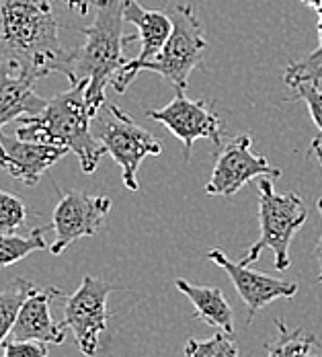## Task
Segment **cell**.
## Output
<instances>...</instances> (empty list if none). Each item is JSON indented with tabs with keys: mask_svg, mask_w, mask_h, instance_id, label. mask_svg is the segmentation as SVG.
<instances>
[{
	"mask_svg": "<svg viewBox=\"0 0 322 357\" xmlns=\"http://www.w3.org/2000/svg\"><path fill=\"white\" fill-rule=\"evenodd\" d=\"M27 222V208L21 197L0 189V232H19Z\"/></svg>",
	"mask_w": 322,
	"mask_h": 357,
	"instance_id": "44dd1931",
	"label": "cell"
},
{
	"mask_svg": "<svg viewBox=\"0 0 322 357\" xmlns=\"http://www.w3.org/2000/svg\"><path fill=\"white\" fill-rule=\"evenodd\" d=\"M277 337L267 345V357H302L319 345L316 337L304 328H289L282 319L275 321Z\"/></svg>",
	"mask_w": 322,
	"mask_h": 357,
	"instance_id": "d6986e66",
	"label": "cell"
},
{
	"mask_svg": "<svg viewBox=\"0 0 322 357\" xmlns=\"http://www.w3.org/2000/svg\"><path fill=\"white\" fill-rule=\"evenodd\" d=\"M125 23H132L138 29V41H140V54L132 60H128L121 70L115 74V78L111 80V86L115 89V93H125L128 86L134 82V78L140 74L138 68L144 62L152 60L169 41V37L173 33V19L169 13L164 10H150L144 8L140 0H125V10H123Z\"/></svg>",
	"mask_w": 322,
	"mask_h": 357,
	"instance_id": "8fae6325",
	"label": "cell"
},
{
	"mask_svg": "<svg viewBox=\"0 0 322 357\" xmlns=\"http://www.w3.org/2000/svg\"><path fill=\"white\" fill-rule=\"evenodd\" d=\"M322 66V17H319V47L306 56L304 60H298V62H291L286 66V74H284V80L289 89H293L296 84H300L310 72H314L316 68Z\"/></svg>",
	"mask_w": 322,
	"mask_h": 357,
	"instance_id": "7402d4cb",
	"label": "cell"
},
{
	"mask_svg": "<svg viewBox=\"0 0 322 357\" xmlns=\"http://www.w3.org/2000/svg\"><path fill=\"white\" fill-rule=\"evenodd\" d=\"M36 82L29 74L0 66V136L10 121L39 115L45 109L47 101L36 93Z\"/></svg>",
	"mask_w": 322,
	"mask_h": 357,
	"instance_id": "9a60e30c",
	"label": "cell"
},
{
	"mask_svg": "<svg viewBox=\"0 0 322 357\" xmlns=\"http://www.w3.org/2000/svg\"><path fill=\"white\" fill-rule=\"evenodd\" d=\"M251 136H238L217 154L206 193L215 197H230L238 193L252 178L282 177V169L271 167L263 154L252 152Z\"/></svg>",
	"mask_w": 322,
	"mask_h": 357,
	"instance_id": "30bf717a",
	"label": "cell"
},
{
	"mask_svg": "<svg viewBox=\"0 0 322 357\" xmlns=\"http://www.w3.org/2000/svg\"><path fill=\"white\" fill-rule=\"evenodd\" d=\"M304 4H308V6H312V8H319L322 4V0H302Z\"/></svg>",
	"mask_w": 322,
	"mask_h": 357,
	"instance_id": "f1b7e54d",
	"label": "cell"
},
{
	"mask_svg": "<svg viewBox=\"0 0 322 357\" xmlns=\"http://www.w3.org/2000/svg\"><path fill=\"white\" fill-rule=\"evenodd\" d=\"M291 101H304L312 115L314 126L321 130L322 136V86L321 82H300L293 86Z\"/></svg>",
	"mask_w": 322,
	"mask_h": 357,
	"instance_id": "603a6c76",
	"label": "cell"
},
{
	"mask_svg": "<svg viewBox=\"0 0 322 357\" xmlns=\"http://www.w3.org/2000/svg\"><path fill=\"white\" fill-rule=\"evenodd\" d=\"M302 82H322V66L321 68H316L314 72H310Z\"/></svg>",
	"mask_w": 322,
	"mask_h": 357,
	"instance_id": "83f0119b",
	"label": "cell"
},
{
	"mask_svg": "<svg viewBox=\"0 0 322 357\" xmlns=\"http://www.w3.org/2000/svg\"><path fill=\"white\" fill-rule=\"evenodd\" d=\"M316 13H319V17H322V4L316 8Z\"/></svg>",
	"mask_w": 322,
	"mask_h": 357,
	"instance_id": "f546056e",
	"label": "cell"
},
{
	"mask_svg": "<svg viewBox=\"0 0 322 357\" xmlns=\"http://www.w3.org/2000/svg\"><path fill=\"white\" fill-rule=\"evenodd\" d=\"M115 289H119V286L84 275L78 289L66 298L62 322L72 331L78 349L86 357H95L99 351L101 335L107 331V298Z\"/></svg>",
	"mask_w": 322,
	"mask_h": 357,
	"instance_id": "52a82bcc",
	"label": "cell"
},
{
	"mask_svg": "<svg viewBox=\"0 0 322 357\" xmlns=\"http://www.w3.org/2000/svg\"><path fill=\"white\" fill-rule=\"evenodd\" d=\"M95 17L89 27L82 29V43L68 50L60 72L68 82L89 80L86 101L95 115L107 105L105 89L121 70L125 60V45L138 41V36H125V0H95Z\"/></svg>",
	"mask_w": 322,
	"mask_h": 357,
	"instance_id": "7a4b0ae2",
	"label": "cell"
},
{
	"mask_svg": "<svg viewBox=\"0 0 322 357\" xmlns=\"http://www.w3.org/2000/svg\"><path fill=\"white\" fill-rule=\"evenodd\" d=\"M64 298V291L54 286L36 287V291L27 298L21 308V314L15 322L8 339L17 341H39L45 345H62L66 339L68 326L54 321L52 302Z\"/></svg>",
	"mask_w": 322,
	"mask_h": 357,
	"instance_id": "5bb4252c",
	"label": "cell"
},
{
	"mask_svg": "<svg viewBox=\"0 0 322 357\" xmlns=\"http://www.w3.org/2000/svg\"><path fill=\"white\" fill-rule=\"evenodd\" d=\"M316 206H319V212H321V215H322V197H319ZM316 259H319V265H321V273H319V284L322 286V236H321V241H319V245H316Z\"/></svg>",
	"mask_w": 322,
	"mask_h": 357,
	"instance_id": "484cf974",
	"label": "cell"
},
{
	"mask_svg": "<svg viewBox=\"0 0 322 357\" xmlns=\"http://www.w3.org/2000/svg\"><path fill=\"white\" fill-rule=\"evenodd\" d=\"M310 150H312V154L316 156V160H319V165L322 167V138H316L312 146H310Z\"/></svg>",
	"mask_w": 322,
	"mask_h": 357,
	"instance_id": "4316f807",
	"label": "cell"
},
{
	"mask_svg": "<svg viewBox=\"0 0 322 357\" xmlns=\"http://www.w3.org/2000/svg\"><path fill=\"white\" fill-rule=\"evenodd\" d=\"M259 238L243 257V265H251L261 259L263 250L273 252L275 269L286 271L289 267V245L296 232L306 224L308 210L298 193H277L273 178H259Z\"/></svg>",
	"mask_w": 322,
	"mask_h": 357,
	"instance_id": "277c9868",
	"label": "cell"
},
{
	"mask_svg": "<svg viewBox=\"0 0 322 357\" xmlns=\"http://www.w3.org/2000/svg\"><path fill=\"white\" fill-rule=\"evenodd\" d=\"M206 257L210 261H214L220 269L226 271V275L232 280V284L236 287L238 296L243 298L247 310H249V319L252 322L254 314L259 310H263L267 304L275 302V300H289L298 294V284L296 282H286L261 271L249 269V265L243 263H234L226 257V252L220 249H212L206 252Z\"/></svg>",
	"mask_w": 322,
	"mask_h": 357,
	"instance_id": "7c38bea8",
	"label": "cell"
},
{
	"mask_svg": "<svg viewBox=\"0 0 322 357\" xmlns=\"http://www.w3.org/2000/svg\"><path fill=\"white\" fill-rule=\"evenodd\" d=\"M52 226H41L33 228L27 234L21 232H0V269H6L23 259H27L29 255H33L37 250L49 249L47 241H45V232Z\"/></svg>",
	"mask_w": 322,
	"mask_h": 357,
	"instance_id": "e0dca14e",
	"label": "cell"
},
{
	"mask_svg": "<svg viewBox=\"0 0 322 357\" xmlns=\"http://www.w3.org/2000/svg\"><path fill=\"white\" fill-rule=\"evenodd\" d=\"M148 117L169 128V132L183 142L185 162L191 160L193 146L197 140H210L220 146L224 138V128L220 117L214 113V107L201 99H187L185 91H175V99L169 105L150 109Z\"/></svg>",
	"mask_w": 322,
	"mask_h": 357,
	"instance_id": "9c48e42d",
	"label": "cell"
},
{
	"mask_svg": "<svg viewBox=\"0 0 322 357\" xmlns=\"http://www.w3.org/2000/svg\"><path fill=\"white\" fill-rule=\"evenodd\" d=\"M2 357H47V345L39 341H17L8 339L2 343Z\"/></svg>",
	"mask_w": 322,
	"mask_h": 357,
	"instance_id": "cb8c5ba5",
	"label": "cell"
},
{
	"mask_svg": "<svg viewBox=\"0 0 322 357\" xmlns=\"http://www.w3.org/2000/svg\"><path fill=\"white\" fill-rule=\"evenodd\" d=\"M36 284L23 278H15L8 286L0 291V345L10 335L15 322L21 314L23 304L36 291Z\"/></svg>",
	"mask_w": 322,
	"mask_h": 357,
	"instance_id": "ac0fdd59",
	"label": "cell"
},
{
	"mask_svg": "<svg viewBox=\"0 0 322 357\" xmlns=\"http://www.w3.org/2000/svg\"><path fill=\"white\" fill-rule=\"evenodd\" d=\"M185 357H240V347L234 335L217 331L210 339H189L185 343Z\"/></svg>",
	"mask_w": 322,
	"mask_h": 357,
	"instance_id": "ffe728a7",
	"label": "cell"
},
{
	"mask_svg": "<svg viewBox=\"0 0 322 357\" xmlns=\"http://www.w3.org/2000/svg\"><path fill=\"white\" fill-rule=\"evenodd\" d=\"M70 8L74 10H78L80 15H86L89 13V6H91V2L89 0H64Z\"/></svg>",
	"mask_w": 322,
	"mask_h": 357,
	"instance_id": "d4e9b609",
	"label": "cell"
},
{
	"mask_svg": "<svg viewBox=\"0 0 322 357\" xmlns=\"http://www.w3.org/2000/svg\"><path fill=\"white\" fill-rule=\"evenodd\" d=\"M0 167L10 175L25 183L27 187H36L41 177L66 154H70L62 146L43 142H29L17 136H0Z\"/></svg>",
	"mask_w": 322,
	"mask_h": 357,
	"instance_id": "4fadbf2b",
	"label": "cell"
},
{
	"mask_svg": "<svg viewBox=\"0 0 322 357\" xmlns=\"http://www.w3.org/2000/svg\"><path fill=\"white\" fill-rule=\"evenodd\" d=\"M105 109L109 115L99 119L97 138L105 146L109 156L119 165L123 185L130 191H138V171L142 162L148 156H160L162 144L117 105L107 103Z\"/></svg>",
	"mask_w": 322,
	"mask_h": 357,
	"instance_id": "8992f818",
	"label": "cell"
},
{
	"mask_svg": "<svg viewBox=\"0 0 322 357\" xmlns=\"http://www.w3.org/2000/svg\"><path fill=\"white\" fill-rule=\"evenodd\" d=\"M86 89L89 80L72 82L68 91L47 99V105L39 115L23 117L15 136L29 142L62 146L76 154L84 175H93L107 150L91 132V123L97 115L86 101Z\"/></svg>",
	"mask_w": 322,
	"mask_h": 357,
	"instance_id": "3957f363",
	"label": "cell"
},
{
	"mask_svg": "<svg viewBox=\"0 0 322 357\" xmlns=\"http://www.w3.org/2000/svg\"><path fill=\"white\" fill-rule=\"evenodd\" d=\"M60 202L54 208L52 228L56 232L49 252L54 257L62 255L72 243L95 236L105 218L111 212V199L105 195H91L84 191H62L58 187Z\"/></svg>",
	"mask_w": 322,
	"mask_h": 357,
	"instance_id": "ba28073f",
	"label": "cell"
},
{
	"mask_svg": "<svg viewBox=\"0 0 322 357\" xmlns=\"http://www.w3.org/2000/svg\"><path fill=\"white\" fill-rule=\"evenodd\" d=\"M175 286L189 298L199 321L234 335V310L220 287L197 286L187 280H177Z\"/></svg>",
	"mask_w": 322,
	"mask_h": 357,
	"instance_id": "2e32d148",
	"label": "cell"
},
{
	"mask_svg": "<svg viewBox=\"0 0 322 357\" xmlns=\"http://www.w3.org/2000/svg\"><path fill=\"white\" fill-rule=\"evenodd\" d=\"M169 15L173 19V33L164 47L152 60L144 62L138 72H156L171 82L175 91H187L191 72L201 66L208 39L191 6H173Z\"/></svg>",
	"mask_w": 322,
	"mask_h": 357,
	"instance_id": "5b68a950",
	"label": "cell"
},
{
	"mask_svg": "<svg viewBox=\"0 0 322 357\" xmlns=\"http://www.w3.org/2000/svg\"><path fill=\"white\" fill-rule=\"evenodd\" d=\"M49 0H0V66L36 80L60 72L68 50Z\"/></svg>",
	"mask_w": 322,
	"mask_h": 357,
	"instance_id": "6da1fadb",
	"label": "cell"
}]
</instances>
